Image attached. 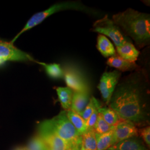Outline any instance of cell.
<instances>
[{"instance_id": "obj_1", "label": "cell", "mask_w": 150, "mask_h": 150, "mask_svg": "<svg viewBox=\"0 0 150 150\" xmlns=\"http://www.w3.org/2000/svg\"><path fill=\"white\" fill-rule=\"evenodd\" d=\"M150 83L143 69L132 72L118 81L113 92L109 107L124 121L136 124L147 121V100Z\"/></svg>"}, {"instance_id": "obj_2", "label": "cell", "mask_w": 150, "mask_h": 150, "mask_svg": "<svg viewBox=\"0 0 150 150\" xmlns=\"http://www.w3.org/2000/svg\"><path fill=\"white\" fill-rule=\"evenodd\" d=\"M112 20L124 35L134 40L138 48L150 45V14L128 8L113 15Z\"/></svg>"}, {"instance_id": "obj_3", "label": "cell", "mask_w": 150, "mask_h": 150, "mask_svg": "<svg viewBox=\"0 0 150 150\" xmlns=\"http://www.w3.org/2000/svg\"><path fill=\"white\" fill-rule=\"evenodd\" d=\"M40 124L58 136L67 144L70 150H81L82 145V135L70 122L65 110Z\"/></svg>"}, {"instance_id": "obj_4", "label": "cell", "mask_w": 150, "mask_h": 150, "mask_svg": "<svg viewBox=\"0 0 150 150\" xmlns=\"http://www.w3.org/2000/svg\"><path fill=\"white\" fill-rule=\"evenodd\" d=\"M66 10H76L83 12L85 13L92 15L100 16V12H98L93 8L88 7V6L83 5L80 1H69L57 3L51 6L47 10L41 12H39L33 15L27 21L25 26L22 29L21 31L11 41V44H13L22 33L31 29L33 27L38 26V25L42 22L49 16H51L52 15L58 12Z\"/></svg>"}, {"instance_id": "obj_5", "label": "cell", "mask_w": 150, "mask_h": 150, "mask_svg": "<svg viewBox=\"0 0 150 150\" xmlns=\"http://www.w3.org/2000/svg\"><path fill=\"white\" fill-rule=\"evenodd\" d=\"M91 31L110 38L116 47L123 45L127 41L118 26L107 15L95 22Z\"/></svg>"}, {"instance_id": "obj_6", "label": "cell", "mask_w": 150, "mask_h": 150, "mask_svg": "<svg viewBox=\"0 0 150 150\" xmlns=\"http://www.w3.org/2000/svg\"><path fill=\"white\" fill-rule=\"evenodd\" d=\"M121 76V72L117 70L106 72L102 74L98 85V88L100 91L104 102L107 105H108L110 102Z\"/></svg>"}, {"instance_id": "obj_7", "label": "cell", "mask_w": 150, "mask_h": 150, "mask_svg": "<svg viewBox=\"0 0 150 150\" xmlns=\"http://www.w3.org/2000/svg\"><path fill=\"white\" fill-rule=\"evenodd\" d=\"M65 82L74 91H90L86 79L80 71L74 67L67 66L64 70Z\"/></svg>"}, {"instance_id": "obj_8", "label": "cell", "mask_w": 150, "mask_h": 150, "mask_svg": "<svg viewBox=\"0 0 150 150\" xmlns=\"http://www.w3.org/2000/svg\"><path fill=\"white\" fill-rule=\"evenodd\" d=\"M38 135L43 141L47 150H70L62 139L41 124L38 126Z\"/></svg>"}, {"instance_id": "obj_9", "label": "cell", "mask_w": 150, "mask_h": 150, "mask_svg": "<svg viewBox=\"0 0 150 150\" xmlns=\"http://www.w3.org/2000/svg\"><path fill=\"white\" fill-rule=\"evenodd\" d=\"M0 59L7 61H34L36 62L28 54L16 48L11 43L0 42Z\"/></svg>"}, {"instance_id": "obj_10", "label": "cell", "mask_w": 150, "mask_h": 150, "mask_svg": "<svg viewBox=\"0 0 150 150\" xmlns=\"http://www.w3.org/2000/svg\"><path fill=\"white\" fill-rule=\"evenodd\" d=\"M139 131L134 123L122 120L113 127L112 146L123 140L137 137Z\"/></svg>"}, {"instance_id": "obj_11", "label": "cell", "mask_w": 150, "mask_h": 150, "mask_svg": "<svg viewBox=\"0 0 150 150\" xmlns=\"http://www.w3.org/2000/svg\"><path fill=\"white\" fill-rule=\"evenodd\" d=\"M107 64L110 67L116 69L120 72H134L140 69V67L136 62H129L123 59L117 54L108 59Z\"/></svg>"}, {"instance_id": "obj_12", "label": "cell", "mask_w": 150, "mask_h": 150, "mask_svg": "<svg viewBox=\"0 0 150 150\" xmlns=\"http://www.w3.org/2000/svg\"><path fill=\"white\" fill-rule=\"evenodd\" d=\"M90 91H74L70 110L80 115L90 101Z\"/></svg>"}, {"instance_id": "obj_13", "label": "cell", "mask_w": 150, "mask_h": 150, "mask_svg": "<svg viewBox=\"0 0 150 150\" xmlns=\"http://www.w3.org/2000/svg\"><path fill=\"white\" fill-rule=\"evenodd\" d=\"M107 150H148L144 143L136 137L125 139L111 146Z\"/></svg>"}, {"instance_id": "obj_14", "label": "cell", "mask_w": 150, "mask_h": 150, "mask_svg": "<svg viewBox=\"0 0 150 150\" xmlns=\"http://www.w3.org/2000/svg\"><path fill=\"white\" fill-rule=\"evenodd\" d=\"M119 56L129 62H136L139 56V51L131 43L127 41L123 45L116 47Z\"/></svg>"}, {"instance_id": "obj_15", "label": "cell", "mask_w": 150, "mask_h": 150, "mask_svg": "<svg viewBox=\"0 0 150 150\" xmlns=\"http://www.w3.org/2000/svg\"><path fill=\"white\" fill-rule=\"evenodd\" d=\"M97 48L105 57H110L116 54V50L112 42L107 37L102 35H99L97 37Z\"/></svg>"}, {"instance_id": "obj_16", "label": "cell", "mask_w": 150, "mask_h": 150, "mask_svg": "<svg viewBox=\"0 0 150 150\" xmlns=\"http://www.w3.org/2000/svg\"><path fill=\"white\" fill-rule=\"evenodd\" d=\"M56 92L62 107L64 108L65 111L70 110L74 91L68 87H59L57 88Z\"/></svg>"}, {"instance_id": "obj_17", "label": "cell", "mask_w": 150, "mask_h": 150, "mask_svg": "<svg viewBox=\"0 0 150 150\" xmlns=\"http://www.w3.org/2000/svg\"><path fill=\"white\" fill-rule=\"evenodd\" d=\"M66 111L67 116L69 119L70 122L79 132V134L82 135L84 133H85L86 131L88 129L87 121L82 118L80 115L70 110Z\"/></svg>"}, {"instance_id": "obj_18", "label": "cell", "mask_w": 150, "mask_h": 150, "mask_svg": "<svg viewBox=\"0 0 150 150\" xmlns=\"http://www.w3.org/2000/svg\"><path fill=\"white\" fill-rule=\"evenodd\" d=\"M114 127V126H113ZM113 128L103 134L95 132L96 139V150H107L112 146Z\"/></svg>"}, {"instance_id": "obj_19", "label": "cell", "mask_w": 150, "mask_h": 150, "mask_svg": "<svg viewBox=\"0 0 150 150\" xmlns=\"http://www.w3.org/2000/svg\"><path fill=\"white\" fill-rule=\"evenodd\" d=\"M98 112L102 115L105 121L111 126L116 125L123 120L120 117L117 113L110 107H100L98 108Z\"/></svg>"}, {"instance_id": "obj_20", "label": "cell", "mask_w": 150, "mask_h": 150, "mask_svg": "<svg viewBox=\"0 0 150 150\" xmlns=\"http://www.w3.org/2000/svg\"><path fill=\"white\" fill-rule=\"evenodd\" d=\"M44 67L46 72L52 79H60L64 78V70L61 67L59 64H45L42 62H38Z\"/></svg>"}, {"instance_id": "obj_21", "label": "cell", "mask_w": 150, "mask_h": 150, "mask_svg": "<svg viewBox=\"0 0 150 150\" xmlns=\"http://www.w3.org/2000/svg\"><path fill=\"white\" fill-rule=\"evenodd\" d=\"M82 145L86 150H96V139L93 129H88L82 135Z\"/></svg>"}, {"instance_id": "obj_22", "label": "cell", "mask_w": 150, "mask_h": 150, "mask_svg": "<svg viewBox=\"0 0 150 150\" xmlns=\"http://www.w3.org/2000/svg\"><path fill=\"white\" fill-rule=\"evenodd\" d=\"M101 106L100 104L99 101L95 97H91L85 110L83 111L81 113L80 115L86 121H87L91 116L92 113L95 111V110L97 108H99Z\"/></svg>"}, {"instance_id": "obj_23", "label": "cell", "mask_w": 150, "mask_h": 150, "mask_svg": "<svg viewBox=\"0 0 150 150\" xmlns=\"http://www.w3.org/2000/svg\"><path fill=\"white\" fill-rule=\"evenodd\" d=\"M113 126L109 125L105 121L102 115L98 113L96 122L94 126L93 129L96 133L99 134H103L111 131L113 128Z\"/></svg>"}, {"instance_id": "obj_24", "label": "cell", "mask_w": 150, "mask_h": 150, "mask_svg": "<svg viewBox=\"0 0 150 150\" xmlns=\"http://www.w3.org/2000/svg\"><path fill=\"white\" fill-rule=\"evenodd\" d=\"M26 148L27 150H47L43 141L38 134L29 141Z\"/></svg>"}, {"instance_id": "obj_25", "label": "cell", "mask_w": 150, "mask_h": 150, "mask_svg": "<svg viewBox=\"0 0 150 150\" xmlns=\"http://www.w3.org/2000/svg\"><path fill=\"white\" fill-rule=\"evenodd\" d=\"M140 136L142 137L143 140L145 141L146 145L149 147L150 146V127L147 126L139 129V132Z\"/></svg>"}, {"instance_id": "obj_26", "label": "cell", "mask_w": 150, "mask_h": 150, "mask_svg": "<svg viewBox=\"0 0 150 150\" xmlns=\"http://www.w3.org/2000/svg\"><path fill=\"white\" fill-rule=\"evenodd\" d=\"M98 108H97L95 110V111L92 113L90 118H88V120L87 121L88 129H93L94 127V126L96 122L97 118L98 115Z\"/></svg>"}, {"instance_id": "obj_27", "label": "cell", "mask_w": 150, "mask_h": 150, "mask_svg": "<svg viewBox=\"0 0 150 150\" xmlns=\"http://www.w3.org/2000/svg\"><path fill=\"white\" fill-rule=\"evenodd\" d=\"M15 150H27L26 147H17Z\"/></svg>"}, {"instance_id": "obj_28", "label": "cell", "mask_w": 150, "mask_h": 150, "mask_svg": "<svg viewBox=\"0 0 150 150\" xmlns=\"http://www.w3.org/2000/svg\"><path fill=\"white\" fill-rule=\"evenodd\" d=\"M80 150H85V149L84 148V147H83V145H82V147H81V148Z\"/></svg>"}]
</instances>
